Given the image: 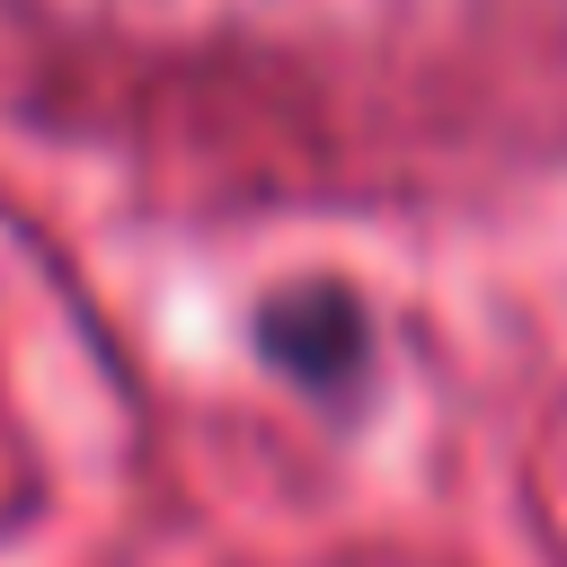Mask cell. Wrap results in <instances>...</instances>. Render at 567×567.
<instances>
[{
    "label": "cell",
    "instance_id": "1",
    "mask_svg": "<svg viewBox=\"0 0 567 567\" xmlns=\"http://www.w3.org/2000/svg\"><path fill=\"white\" fill-rule=\"evenodd\" d=\"M266 346H275V363H292L301 381H337V372L363 354V328H354V310H346L337 292H310V301H284V310L266 319Z\"/></svg>",
    "mask_w": 567,
    "mask_h": 567
}]
</instances>
